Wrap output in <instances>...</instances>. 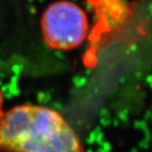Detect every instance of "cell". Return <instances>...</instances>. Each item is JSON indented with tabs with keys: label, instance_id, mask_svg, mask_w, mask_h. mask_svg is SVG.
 <instances>
[{
	"label": "cell",
	"instance_id": "6da1fadb",
	"mask_svg": "<svg viewBox=\"0 0 152 152\" xmlns=\"http://www.w3.org/2000/svg\"><path fill=\"white\" fill-rule=\"evenodd\" d=\"M0 152H85L67 121L48 107L23 104L0 118Z\"/></svg>",
	"mask_w": 152,
	"mask_h": 152
},
{
	"label": "cell",
	"instance_id": "7a4b0ae2",
	"mask_svg": "<svg viewBox=\"0 0 152 152\" xmlns=\"http://www.w3.org/2000/svg\"><path fill=\"white\" fill-rule=\"evenodd\" d=\"M47 44L56 50H71L83 44L88 33V18L78 5L61 0L50 5L40 20Z\"/></svg>",
	"mask_w": 152,
	"mask_h": 152
}]
</instances>
